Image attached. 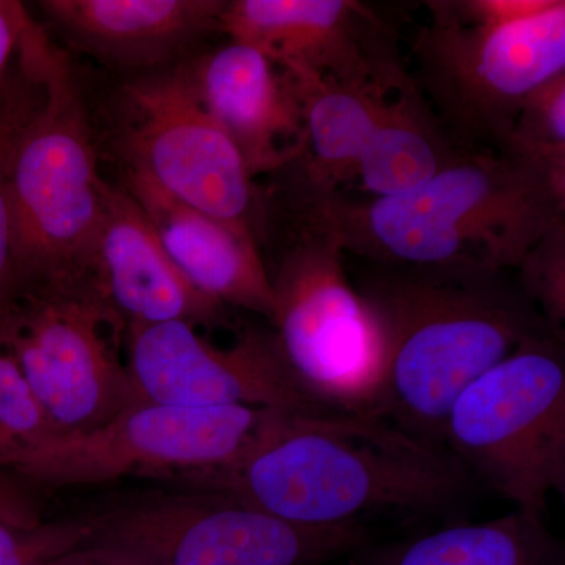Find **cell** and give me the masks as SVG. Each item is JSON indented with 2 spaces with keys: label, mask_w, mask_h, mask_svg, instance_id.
<instances>
[{
  "label": "cell",
  "mask_w": 565,
  "mask_h": 565,
  "mask_svg": "<svg viewBox=\"0 0 565 565\" xmlns=\"http://www.w3.org/2000/svg\"><path fill=\"white\" fill-rule=\"evenodd\" d=\"M181 484L310 527L445 515L476 486L444 445L379 416L278 411L233 462Z\"/></svg>",
  "instance_id": "obj_1"
},
{
  "label": "cell",
  "mask_w": 565,
  "mask_h": 565,
  "mask_svg": "<svg viewBox=\"0 0 565 565\" xmlns=\"http://www.w3.org/2000/svg\"><path fill=\"white\" fill-rule=\"evenodd\" d=\"M371 266L511 270L565 218V182L504 151L468 152L415 191L286 200Z\"/></svg>",
  "instance_id": "obj_2"
},
{
  "label": "cell",
  "mask_w": 565,
  "mask_h": 565,
  "mask_svg": "<svg viewBox=\"0 0 565 565\" xmlns=\"http://www.w3.org/2000/svg\"><path fill=\"white\" fill-rule=\"evenodd\" d=\"M384 344L374 416L444 445L457 397L520 345L559 333L508 270L379 267L355 285Z\"/></svg>",
  "instance_id": "obj_3"
},
{
  "label": "cell",
  "mask_w": 565,
  "mask_h": 565,
  "mask_svg": "<svg viewBox=\"0 0 565 565\" xmlns=\"http://www.w3.org/2000/svg\"><path fill=\"white\" fill-rule=\"evenodd\" d=\"M426 10L412 79L457 148L503 150L527 96L565 73L564 0H430Z\"/></svg>",
  "instance_id": "obj_4"
},
{
  "label": "cell",
  "mask_w": 565,
  "mask_h": 565,
  "mask_svg": "<svg viewBox=\"0 0 565 565\" xmlns=\"http://www.w3.org/2000/svg\"><path fill=\"white\" fill-rule=\"evenodd\" d=\"M444 446L475 484L546 515L550 497L565 493L564 334L526 341L467 386Z\"/></svg>",
  "instance_id": "obj_5"
},
{
  "label": "cell",
  "mask_w": 565,
  "mask_h": 565,
  "mask_svg": "<svg viewBox=\"0 0 565 565\" xmlns=\"http://www.w3.org/2000/svg\"><path fill=\"white\" fill-rule=\"evenodd\" d=\"M274 273L273 333L297 384L326 412L373 415L384 384L377 322L345 274L332 234L288 211Z\"/></svg>",
  "instance_id": "obj_6"
},
{
  "label": "cell",
  "mask_w": 565,
  "mask_h": 565,
  "mask_svg": "<svg viewBox=\"0 0 565 565\" xmlns=\"http://www.w3.org/2000/svg\"><path fill=\"white\" fill-rule=\"evenodd\" d=\"M125 343V322L88 273L17 282L0 308V344L58 437L96 429L132 403Z\"/></svg>",
  "instance_id": "obj_7"
},
{
  "label": "cell",
  "mask_w": 565,
  "mask_h": 565,
  "mask_svg": "<svg viewBox=\"0 0 565 565\" xmlns=\"http://www.w3.org/2000/svg\"><path fill=\"white\" fill-rule=\"evenodd\" d=\"M104 184L79 87L65 54L51 44L43 99L11 159L14 285L88 273Z\"/></svg>",
  "instance_id": "obj_8"
},
{
  "label": "cell",
  "mask_w": 565,
  "mask_h": 565,
  "mask_svg": "<svg viewBox=\"0 0 565 565\" xmlns=\"http://www.w3.org/2000/svg\"><path fill=\"white\" fill-rule=\"evenodd\" d=\"M85 522L79 548L107 565H323L367 542L364 526L294 525L192 489L134 498Z\"/></svg>",
  "instance_id": "obj_9"
},
{
  "label": "cell",
  "mask_w": 565,
  "mask_h": 565,
  "mask_svg": "<svg viewBox=\"0 0 565 565\" xmlns=\"http://www.w3.org/2000/svg\"><path fill=\"white\" fill-rule=\"evenodd\" d=\"M188 61L141 74L122 88L126 172L256 236L258 188L232 137L200 99Z\"/></svg>",
  "instance_id": "obj_10"
},
{
  "label": "cell",
  "mask_w": 565,
  "mask_h": 565,
  "mask_svg": "<svg viewBox=\"0 0 565 565\" xmlns=\"http://www.w3.org/2000/svg\"><path fill=\"white\" fill-rule=\"evenodd\" d=\"M273 412L132 403L96 429L54 438L17 476L51 487L98 486L129 476L181 482L233 462Z\"/></svg>",
  "instance_id": "obj_11"
},
{
  "label": "cell",
  "mask_w": 565,
  "mask_h": 565,
  "mask_svg": "<svg viewBox=\"0 0 565 565\" xmlns=\"http://www.w3.org/2000/svg\"><path fill=\"white\" fill-rule=\"evenodd\" d=\"M125 351L132 403L326 412L297 384L273 330L218 348L191 322H163L129 329Z\"/></svg>",
  "instance_id": "obj_12"
},
{
  "label": "cell",
  "mask_w": 565,
  "mask_h": 565,
  "mask_svg": "<svg viewBox=\"0 0 565 565\" xmlns=\"http://www.w3.org/2000/svg\"><path fill=\"white\" fill-rule=\"evenodd\" d=\"M222 32L282 66L351 84H392L405 66L384 21L353 0H226Z\"/></svg>",
  "instance_id": "obj_13"
},
{
  "label": "cell",
  "mask_w": 565,
  "mask_h": 565,
  "mask_svg": "<svg viewBox=\"0 0 565 565\" xmlns=\"http://www.w3.org/2000/svg\"><path fill=\"white\" fill-rule=\"evenodd\" d=\"M204 107L228 134L253 180L281 173L303 154L302 107L280 63L243 41L188 61Z\"/></svg>",
  "instance_id": "obj_14"
},
{
  "label": "cell",
  "mask_w": 565,
  "mask_h": 565,
  "mask_svg": "<svg viewBox=\"0 0 565 565\" xmlns=\"http://www.w3.org/2000/svg\"><path fill=\"white\" fill-rule=\"evenodd\" d=\"M88 274L126 332L172 321L214 326L225 316L178 270L131 193L107 181Z\"/></svg>",
  "instance_id": "obj_15"
},
{
  "label": "cell",
  "mask_w": 565,
  "mask_h": 565,
  "mask_svg": "<svg viewBox=\"0 0 565 565\" xmlns=\"http://www.w3.org/2000/svg\"><path fill=\"white\" fill-rule=\"evenodd\" d=\"M226 0H46L47 22L77 50L118 68L152 71L189 58L222 32Z\"/></svg>",
  "instance_id": "obj_16"
},
{
  "label": "cell",
  "mask_w": 565,
  "mask_h": 565,
  "mask_svg": "<svg viewBox=\"0 0 565 565\" xmlns=\"http://www.w3.org/2000/svg\"><path fill=\"white\" fill-rule=\"evenodd\" d=\"M126 191L150 218L163 250L193 288L222 307L269 319L273 282L255 233L185 206L139 174L126 172Z\"/></svg>",
  "instance_id": "obj_17"
},
{
  "label": "cell",
  "mask_w": 565,
  "mask_h": 565,
  "mask_svg": "<svg viewBox=\"0 0 565 565\" xmlns=\"http://www.w3.org/2000/svg\"><path fill=\"white\" fill-rule=\"evenodd\" d=\"M282 68L296 88L305 125L302 158L281 172L288 181L286 199H326L355 178L382 99L407 70L392 84H351L296 66Z\"/></svg>",
  "instance_id": "obj_18"
},
{
  "label": "cell",
  "mask_w": 565,
  "mask_h": 565,
  "mask_svg": "<svg viewBox=\"0 0 565 565\" xmlns=\"http://www.w3.org/2000/svg\"><path fill=\"white\" fill-rule=\"evenodd\" d=\"M546 515L515 509L479 523H459L430 533L370 544L349 555L351 565H565L564 542Z\"/></svg>",
  "instance_id": "obj_19"
},
{
  "label": "cell",
  "mask_w": 565,
  "mask_h": 565,
  "mask_svg": "<svg viewBox=\"0 0 565 565\" xmlns=\"http://www.w3.org/2000/svg\"><path fill=\"white\" fill-rule=\"evenodd\" d=\"M465 154L407 70L382 99L355 178L370 199H385L415 191Z\"/></svg>",
  "instance_id": "obj_20"
},
{
  "label": "cell",
  "mask_w": 565,
  "mask_h": 565,
  "mask_svg": "<svg viewBox=\"0 0 565 565\" xmlns=\"http://www.w3.org/2000/svg\"><path fill=\"white\" fill-rule=\"evenodd\" d=\"M52 41L32 22L0 87V308L14 285V222L10 172L14 148L44 95V63Z\"/></svg>",
  "instance_id": "obj_21"
},
{
  "label": "cell",
  "mask_w": 565,
  "mask_h": 565,
  "mask_svg": "<svg viewBox=\"0 0 565 565\" xmlns=\"http://www.w3.org/2000/svg\"><path fill=\"white\" fill-rule=\"evenodd\" d=\"M501 151L565 182V73L527 96Z\"/></svg>",
  "instance_id": "obj_22"
},
{
  "label": "cell",
  "mask_w": 565,
  "mask_h": 565,
  "mask_svg": "<svg viewBox=\"0 0 565 565\" xmlns=\"http://www.w3.org/2000/svg\"><path fill=\"white\" fill-rule=\"evenodd\" d=\"M57 437L20 366L0 344V471L17 475L33 452Z\"/></svg>",
  "instance_id": "obj_23"
},
{
  "label": "cell",
  "mask_w": 565,
  "mask_h": 565,
  "mask_svg": "<svg viewBox=\"0 0 565 565\" xmlns=\"http://www.w3.org/2000/svg\"><path fill=\"white\" fill-rule=\"evenodd\" d=\"M516 270V285L546 322L563 332L565 322V218L553 223ZM564 333V332H563Z\"/></svg>",
  "instance_id": "obj_24"
},
{
  "label": "cell",
  "mask_w": 565,
  "mask_h": 565,
  "mask_svg": "<svg viewBox=\"0 0 565 565\" xmlns=\"http://www.w3.org/2000/svg\"><path fill=\"white\" fill-rule=\"evenodd\" d=\"M87 533L85 519L44 522L0 514V565L46 564L81 546Z\"/></svg>",
  "instance_id": "obj_25"
},
{
  "label": "cell",
  "mask_w": 565,
  "mask_h": 565,
  "mask_svg": "<svg viewBox=\"0 0 565 565\" xmlns=\"http://www.w3.org/2000/svg\"><path fill=\"white\" fill-rule=\"evenodd\" d=\"M33 20L24 3L0 0V87Z\"/></svg>",
  "instance_id": "obj_26"
},
{
  "label": "cell",
  "mask_w": 565,
  "mask_h": 565,
  "mask_svg": "<svg viewBox=\"0 0 565 565\" xmlns=\"http://www.w3.org/2000/svg\"><path fill=\"white\" fill-rule=\"evenodd\" d=\"M24 479L20 476L0 471V514L14 516H33L31 501L28 500V493H24L21 484Z\"/></svg>",
  "instance_id": "obj_27"
},
{
  "label": "cell",
  "mask_w": 565,
  "mask_h": 565,
  "mask_svg": "<svg viewBox=\"0 0 565 565\" xmlns=\"http://www.w3.org/2000/svg\"><path fill=\"white\" fill-rule=\"evenodd\" d=\"M43 565H107L98 559L95 555H92L87 550L79 548L77 546L73 552L65 553V555L54 557V559L47 561Z\"/></svg>",
  "instance_id": "obj_28"
}]
</instances>
